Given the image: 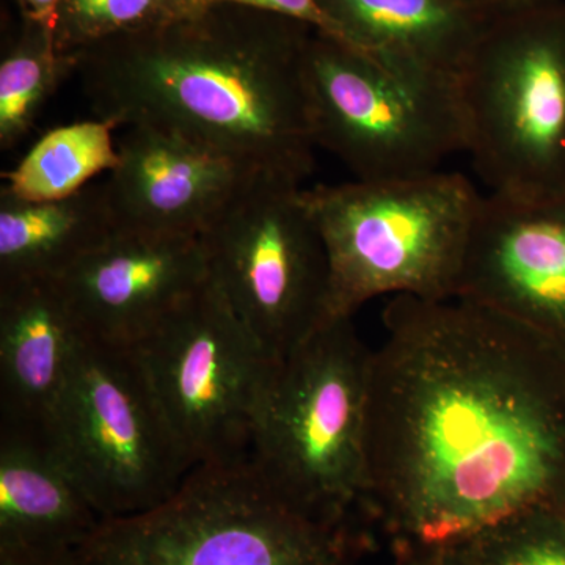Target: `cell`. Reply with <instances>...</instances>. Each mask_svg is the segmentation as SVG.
<instances>
[{"label": "cell", "instance_id": "obj_14", "mask_svg": "<svg viewBox=\"0 0 565 565\" xmlns=\"http://www.w3.org/2000/svg\"><path fill=\"white\" fill-rule=\"evenodd\" d=\"M85 337L61 281L0 286V429L44 434Z\"/></svg>", "mask_w": 565, "mask_h": 565}, {"label": "cell", "instance_id": "obj_4", "mask_svg": "<svg viewBox=\"0 0 565 565\" xmlns=\"http://www.w3.org/2000/svg\"><path fill=\"white\" fill-rule=\"evenodd\" d=\"M371 349L352 318L323 321L278 360L250 462L286 503L329 525L366 509V405Z\"/></svg>", "mask_w": 565, "mask_h": 565}, {"label": "cell", "instance_id": "obj_19", "mask_svg": "<svg viewBox=\"0 0 565 565\" xmlns=\"http://www.w3.org/2000/svg\"><path fill=\"white\" fill-rule=\"evenodd\" d=\"M74 61L55 44L54 28L21 18L20 31L0 61V148L11 150L33 128Z\"/></svg>", "mask_w": 565, "mask_h": 565}, {"label": "cell", "instance_id": "obj_11", "mask_svg": "<svg viewBox=\"0 0 565 565\" xmlns=\"http://www.w3.org/2000/svg\"><path fill=\"white\" fill-rule=\"evenodd\" d=\"M456 296L565 338V196L482 195Z\"/></svg>", "mask_w": 565, "mask_h": 565}, {"label": "cell", "instance_id": "obj_1", "mask_svg": "<svg viewBox=\"0 0 565 565\" xmlns=\"http://www.w3.org/2000/svg\"><path fill=\"white\" fill-rule=\"evenodd\" d=\"M371 351L366 511L419 553L441 552L565 486L555 341L463 297L397 296Z\"/></svg>", "mask_w": 565, "mask_h": 565}, {"label": "cell", "instance_id": "obj_3", "mask_svg": "<svg viewBox=\"0 0 565 565\" xmlns=\"http://www.w3.org/2000/svg\"><path fill=\"white\" fill-rule=\"evenodd\" d=\"M330 264L327 319L382 296L455 297L482 195L444 170L303 189Z\"/></svg>", "mask_w": 565, "mask_h": 565}, {"label": "cell", "instance_id": "obj_5", "mask_svg": "<svg viewBox=\"0 0 565 565\" xmlns=\"http://www.w3.org/2000/svg\"><path fill=\"white\" fill-rule=\"evenodd\" d=\"M348 526L297 511L250 459L199 465L163 503L99 522L71 565H351Z\"/></svg>", "mask_w": 565, "mask_h": 565}, {"label": "cell", "instance_id": "obj_15", "mask_svg": "<svg viewBox=\"0 0 565 565\" xmlns=\"http://www.w3.org/2000/svg\"><path fill=\"white\" fill-rule=\"evenodd\" d=\"M99 522L43 435L0 429V552L70 556Z\"/></svg>", "mask_w": 565, "mask_h": 565}, {"label": "cell", "instance_id": "obj_24", "mask_svg": "<svg viewBox=\"0 0 565 565\" xmlns=\"http://www.w3.org/2000/svg\"><path fill=\"white\" fill-rule=\"evenodd\" d=\"M73 555L51 557L28 555V553L0 552V565H71Z\"/></svg>", "mask_w": 565, "mask_h": 565}, {"label": "cell", "instance_id": "obj_2", "mask_svg": "<svg viewBox=\"0 0 565 565\" xmlns=\"http://www.w3.org/2000/svg\"><path fill=\"white\" fill-rule=\"evenodd\" d=\"M305 22L202 3L177 20L73 55L93 114L150 126L302 182L315 167Z\"/></svg>", "mask_w": 565, "mask_h": 565}, {"label": "cell", "instance_id": "obj_13", "mask_svg": "<svg viewBox=\"0 0 565 565\" xmlns=\"http://www.w3.org/2000/svg\"><path fill=\"white\" fill-rule=\"evenodd\" d=\"M118 151L120 162L106 180L117 228L200 236L262 173L150 126L128 128Z\"/></svg>", "mask_w": 565, "mask_h": 565}, {"label": "cell", "instance_id": "obj_7", "mask_svg": "<svg viewBox=\"0 0 565 565\" xmlns=\"http://www.w3.org/2000/svg\"><path fill=\"white\" fill-rule=\"evenodd\" d=\"M307 90L316 147L337 156L355 180L422 177L465 152L455 77L385 62L315 31Z\"/></svg>", "mask_w": 565, "mask_h": 565}, {"label": "cell", "instance_id": "obj_17", "mask_svg": "<svg viewBox=\"0 0 565 565\" xmlns=\"http://www.w3.org/2000/svg\"><path fill=\"white\" fill-rule=\"evenodd\" d=\"M115 230L106 181L50 202L0 191V286L61 280Z\"/></svg>", "mask_w": 565, "mask_h": 565}, {"label": "cell", "instance_id": "obj_6", "mask_svg": "<svg viewBox=\"0 0 565 565\" xmlns=\"http://www.w3.org/2000/svg\"><path fill=\"white\" fill-rule=\"evenodd\" d=\"M457 90L465 152L489 193L565 196V3L494 13Z\"/></svg>", "mask_w": 565, "mask_h": 565}, {"label": "cell", "instance_id": "obj_22", "mask_svg": "<svg viewBox=\"0 0 565 565\" xmlns=\"http://www.w3.org/2000/svg\"><path fill=\"white\" fill-rule=\"evenodd\" d=\"M203 3H232V6L247 7V9L266 11V13L280 14L291 20L305 22L316 31L330 33L337 36L332 22L323 13L318 0H200Z\"/></svg>", "mask_w": 565, "mask_h": 565}, {"label": "cell", "instance_id": "obj_9", "mask_svg": "<svg viewBox=\"0 0 565 565\" xmlns=\"http://www.w3.org/2000/svg\"><path fill=\"white\" fill-rule=\"evenodd\" d=\"M199 237L211 280L275 360L327 321L329 256L302 182L256 173Z\"/></svg>", "mask_w": 565, "mask_h": 565}, {"label": "cell", "instance_id": "obj_8", "mask_svg": "<svg viewBox=\"0 0 565 565\" xmlns=\"http://www.w3.org/2000/svg\"><path fill=\"white\" fill-rule=\"evenodd\" d=\"M43 437L102 520L163 503L195 468L136 352L90 337Z\"/></svg>", "mask_w": 565, "mask_h": 565}, {"label": "cell", "instance_id": "obj_26", "mask_svg": "<svg viewBox=\"0 0 565 565\" xmlns=\"http://www.w3.org/2000/svg\"><path fill=\"white\" fill-rule=\"evenodd\" d=\"M426 561L415 565H463L459 556L452 550H441V552H426Z\"/></svg>", "mask_w": 565, "mask_h": 565}, {"label": "cell", "instance_id": "obj_18", "mask_svg": "<svg viewBox=\"0 0 565 565\" xmlns=\"http://www.w3.org/2000/svg\"><path fill=\"white\" fill-rule=\"evenodd\" d=\"M114 129L111 122L99 118L52 129L3 174L2 191L29 202H50L81 192L99 174L117 169L120 151Z\"/></svg>", "mask_w": 565, "mask_h": 565}, {"label": "cell", "instance_id": "obj_21", "mask_svg": "<svg viewBox=\"0 0 565 565\" xmlns=\"http://www.w3.org/2000/svg\"><path fill=\"white\" fill-rule=\"evenodd\" d=\"M533 509L452 548L463 565H565V522Z\"/></svg>", "mask_w": 565, "mask_h": 565}, {"label": "cell", "instance_id": "obj_16", "mask_svg": "<svg viewBox=\"0 0 565 565\" xmlns=\"http://www.w3.org/2000/svg\"><path fill=\"white\" fill-rule=\"evenodd\" d=\"M337 39L382 61L459 76L494 13L462 0H318Z\"/></svg>", "mask_w": 565, "mask_h": 565}, {"label": "cell", "instance_id": "obj_23", "mask_svg": "<svg viewBox=\"0 0 565 565\" xmlns=\"http://www.w3.org/2000/svg\"><path fill=\"white\" fill-rule=\"evenodd\" d=\"M17 3L20 7L21 18L44 22L54 28L55 14H57L61 0H17Z\"/></svg>", "mask_w": 565, "mask_h": 565}, {"label": "cell", "instance_id": "obj_20", "mask_svg": "<svg viewBox=\"0 0 565 565\" xmlns=\"http://www.w3.org/2000/svg\"><path fill=\"white\" fill-rule=\"evenodd\" d=\"M200 0H61L55 44L73 57L103 41L177 20L202 6Z\"/></svg>", "mask_w": 565, "mask_h": 565}, {"label": "cell", "instance_id": "obj_25", "mask_svg": "<svg viewBox=\"0 0 565 565\" xmlns=\"http://www.w3.org/2000/svg\"><path fill=\"white\" fill-rule=\"evenodd\" d=\"M462 2L475 7V9L487 11V13H501V11L539 6V3L552 2V0H462Z\"/></svg>", "mask_w": 565, "mask_h": 565}, {"label": "cell", "instance_id": "obj_12", "mask_svg": "<svg viewBox=\"0 0 565 565\" xmlns=\"http://www.w3.org/2000/svg\"><path fill=\"white\" fill-rule=\"evenodd\" d=\"M207 278L199 236L117 228L58 281L87 337L132 349Z\"/></svg>", "mask_w": 565, "mask_h": 565}, {"label": "cell", "instance_id": "obj_10", "mask_svg": "<svg viewBox=\"0 0 565 565\" xmlns=\"http://www.w3.org/2000/svg\"><path fill=\"white\" fill-rule=\"evenodd\" d=\"M132 351L193 467L248 459L278 360L211 278Z\"/></svg>", "mask_w": 565, "mask_h": 565}]
</instances>
